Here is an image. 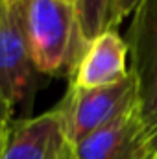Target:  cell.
Wrapping results in <instances>:
<instances>
[{"mask_svg": "<svg viewBox=\"0 0 157 159\" xmlns=\"http://www.w3.org/2000/svg\"><path fill=\"white\" fill-rule=\"evenodd\" d=\"M59 2H67V4H76V0H59Z\"/></svg>", "mask_w": 157, "mask_h": 159, "instance_id": "7c38bea8", "label": "cell"}, {"mask_svg": "<svg viewBox=\"0 0 157 159\" xmlns=\"http://www.w3.org/2000/svg\"><path fill=\"white\" fill-rule=\"evenodd\" d=\"M129 72L137 83L139 111L146 129L157 137V0H142L129 26Z\"/></svg>", "mask_w": 157, "mask_h": 159, "instance_id": "3957f363", "label": "cell"}, {"mask_svg": "<svg viewBox=\"0 0 157 159\" xmlns=\"http://www.w3.org/2000/svg\"><path fill=\"white\" fill-rule=\"evenodd\" d=\"M155 152L154 137L142 122L139 102L107 126L70 146L72 159H150Z\"/></svg>", "mask_w": 157, "mask_h": 159, "instance_id": "5b68a950", "label": "cell"}, {"mask_svg": "<svg viewBox=\"0 0 157 159\" xmlns=\"http://www.w3.org/2000/svg\"><path fill=\"white\" fill-rule=\"evenodd\" d=\"M52 159H72V154H70V146L67 141H63V144L59 146V150L56 152V156Z\"/></svg>", "mask_w": 157, "mask_h": 159, "instance_id": "8fae6325", "label": "cell"}, {"mask_svg": "<svg viewBox=\"0 0 157 159\" xmlns=\"http://www.w3.org/2000/svg\"><path fill=\"white\" fill-rule=\"evenodd\" d=\"M74 7L83 50L104 32L117 26V0H76Z\"/></svg>", "mask_w": 157, "mask_h": 159, "instance_id": "ba28073f", "label": "cell"}, {"mask_svg": "<svg viewBox=\"0 0 157 159\" xmlns=\"http://www.w3.org/2000/svg\"><path fill=\"white\" fill-rule=\"evenodd\" d=\"M142 0H118V7H117V24L128 15L135 13V9L139 7Z\"/></svg>", "mask_w": 157, "mask_h": 159, "instance_id": "30bf717a", "label": "cell"}, {"mask_svg": "<svg viewBox=\"0 0 157 159\" xmlns=\"http://www.w3.org/2000/svg\"><path fill=\"white\" fill-rule=\"evenodd\" d=\"M150 159H157V152H155V154H154V156H152Z\"/></svg>", "mask_w": 157, "mask_h": 159, "instance_id": "4fadbf2b", "label": "cell"}, {"mask_svg": "<svg viewBox=\"0 0 157 159\" xmlns=\"http://www.w3.org/2000/svg\"><path fill=\"white\" fill-rule=\"evenodd\" d=\"M59 107L39 117L17 120L2 159H52L63 144Z\"/></svg>", "mask_w": 157, "mask_h": 159, "instance_id": "52a82bcc", "label": "cell"}, {"mask_svg": "<svg viewBox=\"0 0 157 159\" xmlns=\"http://www.w3.org/2000/svg\"><path fill=\"white\" fill-rule=\"evenodd\" d=\"M117 7H118V0H117Z\"/></svg>", "mask_w": 157, "mask_h": 159, "instance_id": "9a60e30c", "label": "cell"}, {"mask_svg": "<svg viewBox=\"0 0 157 159\" xmlns=\"http://www.w3.org/2000/svg\"><path fill=\"white\" fill-rule=\"evenodd\" d=\"M30 0H0V94L15 106L24 100L34 63L28 44Z\"/></svg>", "mask_w": 157, "mask_h": 159, "instance_id": "277c9868", "label": "cell"}, {"mask_svg": "<svg viewBox=\"0 0 157 159\" xmlns=\"http://www.w3.org/2000/svg\"><path fill=\"white\" fill-rule=\"evenodd\" d=\"M128 54L129 46L115 28L104 32L85 46L70 85L79 89H96L120 83L129 76Z\"/></svg>", "mask_w": 157, "mask_h": 159, "instance_id": "8992f818", "label": "cell"}, {"mask_svg": "<svg viewBox=\"0 0 157 159\" xmlns=\"http://www.w3.org/2000/svg\"><path fill=\"white\" fill-rule=\"evenodd\" d=\"M28 44L35 70L43 74L74 70L83 54L74 4L30 0Z\"/></svg>", "mask_w": 157, "mask_h": 159, "instance_id": "6da1fadb", "label": "cell"}, {"mask_svg": "<svg viewBox=\"0 0 157 159\" xmlns=\"http://www.w3.org/2000/svg\"><path fill=\"white\" fill-rule=\"evenodd\" d=\"M154 144H155V150H157V137H155V141H154Z\"/></svg>", "mask_w": 157, "mask_h": 159, "instance_id": "5bb4252c", "label": "cell"}, {"mask_svg": "<svg viewBox=\"0 0 157 159\" xmlns=\"http://www.w3.org/2000/svg\"><path fill=\"white\" fill-rule=\"evenodd\" d=\"M15 122H17L15 120V104L0 94V159L7 148Z\"/></svg>", "mask_w": 157, "mask_h": 159, "instance_id": "9c48e42d", "label": "cell"}, {"mask_svg": "<svg viewBox=\"0 0 157 159\" xmlns=\"http://www.w3.org/2000/svg\"><path fill=\"white\" fill-rule=\"evenodd\" d=\"M137 104V83L129 76L120 83L79 89L70 85L65 100L57 106L61 111V128L65 141L74 146L91 133L118 119Z\"/></svg>", "mask_w": 157, "mask_h": 159, "instance_id": "7a4b0ae2", "label": "cell"}]
</instances>
